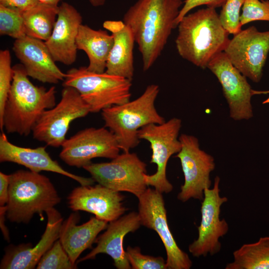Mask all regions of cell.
Listing matches in <instances>:
<instances>
[{
	"mask_svg": "<svg viewBox=\"0 0 269 269\" xmlns=\"http://www.w3.org/2000/svg\"><path fill=\"white\" fill-rule=\"evenodd\" d=\"M184 3L182 0H137L123 21L134 35L141 55L143 70H148L161 54Z\"/></svg>",
	"mask_w": 269,
	"mask_h": 269,
	"instance_id": "1",
	"label": "cell"
},
{
	"mask_svg": "<svg viewBox=\"0 0 269 269\" xmlns=\"http://www.w3.org/2000/svg\"><path fill=\"white\" fill-rule=\"evenodd\" d=\"M175 40L179 55L202 69L224 52L230 39L216 8L207 7L187 14L180 21Z\"/></svg>",
	"mask_w": 269,
	"mask_h": 269,
	"instance_id": "2",
	"label": "cell"
},
{
	"mask_svg": "<svg viewBox=\"0 0 269 269\" xmlns=\"http://www.w3.org/2000/svg\"><path fill=\"white\" fill-rule=\"evenodd\" d=\"M12 68L13 80L0 118V128L2 132L4 129L7 133L27 136L43 112L56 105V88L34 85L22 64Z\"/></svg>",
	"mask_w": 269,
	"mask_h": 269,
	"instance_id": "3",
	"label": "cell"
},
{
	"mask_svg": "<svg viewBox=\"0 0 269 269\" xmlns=\"http://www.w3.org/2000/svg\"><path fill=\"white\" fill-rule=\"evenodd\" d=\"M159 92L157 85H149L135 100L102 111L105 127L114 134L123 152H129L139 144L138 132L140 129L150 124L165 122L155 106Z\"/></svg>",
	"mask_w": 269,
	"mask_h": 269,
	"instance_id": "4",
	"label": "cell"
},
{
	"mask_svg": "<svg viewBox=\"0 0 269 269\" xmlns=\"http://www.w3.org/2000/svg\"><path fill=\"white\" fill-rule=\"evenodd\" d=\"M61 199L47 177L30 170H18L10 174L6 216L11 222L28 223L60 202Z\"/></svg>",
	"mask_w": 269,
	"mask_h": 269,
	"instance_id": "5",
	"label": "cell"
},
{
	"mask_svg": "<svg viewBox=\"0 0 269 269\" xmlns=\"http://www.w3.org/2000/svg\"><path fill=\"white\" fill-rule=\"evenodd\" d=\"M132 80L106 72L96 73L87 67L67 71L63 86L75 88L88 105L90 113H98L130 100Z\"/></svg>",
	"mask_w": 269,
	"mask_h": 269,
	"instance_id": "6",
	"label": "cell"
},
{
	"mask_svg": "<svg viewBox=\"0 0 269 269\" xmlns=\"http://www.w3.org/2000/svg\"><path fill=\"white\" fill-rule=\"evenodd\" d=\"M90 113L87 104L74 88L64 86L61 99L41 114L32 133L34 139L54 147L61 146L71 123Z\"/></svg>",
	"mask_w": 269,
	"mask_h": 269,
	"instance_id": "7",
	"label": "cell"
},
{
	"mask_svg": "<svg viewBox=\"0 0 269 269\" xmlns=\"http://www.w3.org/2000/svg\"><path fill=\"white\" fill-rule=\"evenodd\" d=\"M181 124L180 119L173 118L162 124L147 125L138 132L140 139L149 143L152 151L150 162L157 166L154 174L144 175L145 182L161 193H169L173 189L166 177V167L170 157L181 150L179 134Z\"/></svg>",
	"mask_w": 269,
	"mask_h": 269,
	"instance_id": "8",
	"label": "cell"
},
{
	"mask_svg": "<svg viewBox=\"0 0 269 269\" xmlns=\"http://www.w3.org/2000/svg\"><path fill=\"white\" fill-rule=\"evenodd\" d=\"M146 166L136 153L129 151L119 154L110 162L91 163L83 168L98 184L138 198L148 188L144 178Z\"/></svg>",
	"mask_w": 269,
	"mask_h": 269,
	"instance_id": "9",
	"label": "cell"
},
{
	"mask_svg": "<svg viewBox=\"0 0 269 269\" xmlns=\"http://www.w3.org/2000/svg\"><path fill=\"white\" fill-rule=\"evenodd\" d=\"M179 139L181 148L176 157L180 160L184 182L177 199L182 202L192 198L202 201L205 190L211 185L210 174L215 168L214 158L201 149L195 136L183 134Z\"/></svg>",
	"mask_w": 269,
	"mask_h": 269,
	"instance_id": "10",
	"label": "cell"
},
{
	"mask_svg": "<svg viewBox=\"0 0 269 269\" xmlns=\"http://www.w3.org/2000/svg\"><path fill=\"white\" fill-rule=\"evenodd\" d=\"M162 193L147 188L139 197L138 213L141 225L155 231L164 246L166 269H190L192 262L177 245L168 225Z\"/></svg>",
	"mask_w": 269,
	"mask_h": 269,
	"instance_id": "11",
	"label": "cell"
},
{
	"mask_svg": "<svg viewBox=\"0 0 269 269\" xmlns=\"http://www.w3.org/2000/svg\"><path fill=\"white\" fill-rule=\"evenodd\" d=\"M220 178L216 176L212 188H207L201 206V222L198 227V237L188 247L194 257H205L218 253L222 247L220 238L227 234L229 225L220 217L221 206L228 198L220 196Z\"/></svg>",
	"mask_w": 269,
	"mask_h": 269,
	"instance_id": "12",
	"label": "cell"
},
{
	"mask_svg": "<svg viewBox=\"0 0 269 269\" xmlns=\"http://www.w3.org/2000/svg\"><path fill=\"white\" fill-rule=\"evenodd\" d=\"M61 147V159L78 168H84L97 157L112 159L121 150L115 136L105 127L82 130L66 138Z\"/></svg>",
	"mask_w": 269,
	"mask_h": 269,
	"instance_id": "13",
	"label": "cell"
},
{
	"mask_svg": "<svg viewBox=\"0 0 269 269\" xmlns=\"http://www.w3.org/2000/svg\"><path fill=\"white\" fill-rule=\"evenodd\" d=\"M224 52L245 76L259 83L269 53V30L259 31L254 26L234 35Z\"/></svg>",
	"mask_w": 269,
	"mask_h": 269,
	"instance_id": "14",
	"label": "cell"
},
{
	"mask_svg": "<svg viewBox=\"0 0 269 269\" xmlns=\"http://www.w3.org/2000/svg\"><path fill=\"white\" fill-rule=\"evenodd\" d=\"M207 68L221 85L231 119L235 121L251 119L253 116L251 103L253 89L247 77L233 65L224 52L216 55Z\"/></svg>",
	"mask_w": 269,
	"mask_h": 269,
	"instance_id": "15",
	"label": "cell"
},
{
	"mask_svg": "<svg viewBox=\"0 0 269 269\" xmlns=\"http://www.w3.org/2000/svg\"><path fill=\"white\" fill-rule=\"evenodd\" d=\"M124 200V196L120 192L99 184L76 187L68 197L69 208L73 211L89 212L109 223L121 217L127 211Z\"/></svg>",
	"mask_w": 269,
	"mask_h": 269,
	"instance_id": "16",
	"label": "cell"
},
{
	"mask_svg": "<svg viewBox=\"0 0 269 269\" xmlns=\"http://www.w3.org/2000/svg\"><path fill=\"white\" fill-rule=\"evenodd\" d=\"M12 50L28 77L44 83L64 81L66 73L56 64L45 41L26 35L15 40Z\"/></svg>",
	"mask_w": 269,
	"mask_h": 269,
	"instance_id": "17",
	"label": "cell"
},
{
	"mask_svg": "<svg viewBox=\"0 0 269 269\" xmlns=\"http://www.w3.org/2000/svg\"><path fill=\"white\" fill-rule=\"evenodd\" d=\"M47 223L39 242L33 247L30 243L9 246L1 259L0 269H32L44 254L59 239L63 223L61 214L54 207L46 212Z\"/></svg>",
	"mask_w": 269,
	"mask_h": 269,
	"instance_id": "18",
	"label": "cell"
},
{
	"mask_svg": "<svg viewBox=\"0 0 269 269\" xmlns=\"http://www.w3.org/2000/svg\"><path fill=\"white\" fill-rule=\"evenodd\" d=\"M82 16L72 5L62 2L58 6L57 19L49 38L45 41L55 62L66 65L77 58L76 39Z\"/></svg>",
	"mask_w": 269,
	"mask_h": 269,
	"instance_id": "19",
	"label": "cell"
},
{
	"mask_svg": "<svg viewBox=\"0 0 269 269\" xmlns=\"http://www.w3.org/2000/svg\"><path fill=\"white\" fill-rule=\"evenodd\" d=\"M0 161L15 163L35 172L45 171L58 173L76 181L81 185H92L95 182L92 177L80 176L65 170L51 157L45 146L33 148L16 145L8 140L3 132L0 135Z\"/></svg>",
	"mask_w": 269,
	"mask_h": 269,
	"instance_id": "20",
	"label": "cell"
},
{
	"mask_svg": "<svg viewBox=\"0 0 269 269\" xmlns=\"http://www.w3.org/2000/svg\"><path fill=\"white\" fill-rule=\"evenodd\" d=\"M141 225L139 214L135 212H131L110 222L106 231L96 239L95 248L77 263L95 259L97 255L102 253L112 258L117 269H131L124 249L123 241L127 234L135 232Z\"/></svg>",
	"mask_w": 269,
	"mask_h": 269,
	"instance_id": "21",
	"label": "cell"
},
{
	"mask_svg": "<svg viewBox=\"0 0 269 269\" xmlns=\"http://www.w3.org/2000/svg\"><path fill=\"white\" fill-rule=\"evenodd\" d=\"M103 25L111 32L114 40L105 72L132 80L134 74L133 49L135 42L132 30L121 20H106Z\"/></svg>",
	"mask_w": 269,
	"mask_h": 269,
	"instance_id": "22",
	"label": "cell"
},
{
	"mask_svg": "<svg viewBox=\"0 0 269 269\" xmlns=\"http://www.w3.org/2000/svg\"><path fill=\"white\" fill-rule=\"evenodd\" d=\"M79 215L75 212L70 214L61 227L59 240L72 262H76L85 250L96 241L98 234L106 229L108 222L96 217L87 222L77 225Z\"/></svg>",
	"mask_w": 269,
	"mask_h": 269,
	"instance_id": "23",
	"label": "cell"
},
{
	"mask_svg": "<svg viewBox=\"0 0 269 269\" xmlns=\"http://www.w3.org/2000/svg\"><path fill=\"white\" fill-rule=\"evenodd\" d=\"M113 42V35L106 30H95L82 24L80 26L76 45L78 50L84 51L88 56V70L96 73L105 72Z\"/></svg>",
	"mask_w": 269,
	"mask_h": 269,
	"instance_id": "24",
	"label": "cell"
},
{
	"mask_svg": "<svg viewBox=\"0 0 269 269\" xmlns=\"http://www.w3.org/2000/svg\"><path fill=\"white\" fill-rule=\"evenodd\" d=\"M58 6L39 2L23 12L26 35L46 41L53 31L58 13Z\"/></svg>",
	"mask_w": 269,
	"mask_h": 269,
	"instance_id": "25",
	"label": "cell"
},
{
	"mask_svg": "<svg viewBox=\"0 0 269 269\" xmlns=\"http://www.w3.org/2000/svg\"><path fill=\"white\" fill-rule=\"evenodd\" d=\"M233 261L225 269H269V236L245 244L233 253Z\"/></svg>",
	"mask_w": 269,
	"mask_h": 269,
	"instance_id": "26",
	"label": "cell"
},
{
	"mask_svg": "<svg viewBox=\"0 0 269 269\" xmlns=\"http://www.w3.org/2000/svg\"><path fill=\"white\" fill-rule=\"evenodd\" d=\"M0 34L15 39L25 36L22 13L0 4Z\"/></svg>",
	"mask_w": 269,
	"mask_h": 269,
	"instance_id": "27",
	"label": "cell"
},
{
	"mask_svg": "<svg viewBox=\"0 0 269 269\" xmlns=\"http://www.w3.org/2000/svg\"><path fill=\"white\" fill-rule=\"evenodd\" d=\"M76 268V265L72 262L59 240H57L44 254L36 266L37 269H73Z\"/></svg>",
	"mask_w": 269,
	"mask_h": 269,
	"instance_id": "28",
	"label": "cell"
},
{
	"mask_svg": "<svg viewBox=\"0 0 269 269\" xmlns=\"http://www.w3.org/2000/svg\"><path fill=\"white\" fill-rule=\"evenodd\" d=\"M245 0H226L222 6L219 18L223 27L229 33L235 35L242 29L240 10Z\"/></svg>",
	"mask_w": 269,
	"mask_h": 269,
	"instance_id": "29",
	"label": "cell"
},
{
	"mask_svg": "<svg viewBox=\"0 0 269 269\" xmlns=\"http://www.w3.org/2000/svg\"><path fill=\"white\" fill-rule=\"evenodd\" d=\"M13 76L11 57L8 49L0 51V118L11 86Z\"/></svg>",
	"mask_w": 269,
	"mask_h": 269,
	"instance_id": "30",
	"label": "cell"
},
{
	"mask_svg": "<svg viewBox=\"0 0 269 269\" xmlns=\"http://www.w3.org/2000/svg\"><path fill=\"white\" fill-rule=\"evenodd\" d=\"M126 253L131 269H166V261L163 258L143 255L138 247L129 246Z\"/></svg>",
	"mask_w": 269,
	"mask_h": 269,
	"instance_id": "31",
	"label": "cell"
},
{
	"mask_svg": "<svg viewBox=\"0 0 269 269\" xmlns=\"http://www.w3.org/2000/svg\"><path fill=\"white\" fill-rule=\"evenodd\" d=\"M256 20L269 21V0H245L240 16L242 26Z\"/></svg>",
	"mask_w": 269,
	"mask_h": 269,
	"instance_id": "32",
	"label": "cell"
},
{
	"mask_svg": "<svg viewBox=\"0 0 269 269\" xmlns=\"http://www.w3.org/2000/svg\"><path fill=\"white\" fill-rule=\"evenodd\" d=\"M226 0H185L176 19L175 24L177 26L180 21L188 12L198 6L205 5L207 7L216 8L222 6Z\"/></svg>",
	"mask_w": 269,
	"mask_h": 269,
	"instance_id": "33",
	"label": "cell"
},
{
	"mask_svg": "<svg viewBox=\"0 0 269 269\" xmlns=\"http://www.w3.org/2000/svg\"><path fill=\"white\" fill-rule=\"evenodd\" d=\"M38 3L37 0H0V4L22 13L31 8Z\"/></svg>",
	"mask_w": 269,
	"mask_h": 269,
	"instance_id": "34",
	"label": "cell"
},
{
	"mask_svg": "<svg viewBox=\"0 0 269 269\" xmlns=\"http://www.w3.org/2000/svg\"><path fill=\"white\" fill-rule=\"evenodd\" d=\"M10 174L0 172V206H5L8 200Z\"/></svg>",
	"mask_w": 269,
	"mask_h": 269,
	"instance_id": "35",
	"label": "cell"
},
{
	"mask_svg": "<svg viewBox=\"0 0 269 269\" xmlns=\"http://www.w3.org/2000/svg\"><path fill=\"white\" fill-rule=\"evenodd\" d=\"M6 206H0V227L4 239L9 241L10 240L9 231L4 224L6 217Z\"/></svg>",
	"mask_w": 269,
	"mask_h": 269,
	"instance_id": "36",
	"label": "cell"
},
{
	"mask_svg": "<svg viewBox=\"0 0 269 269\" xmlns=\"http://www.w3.org/2000/svg\"><path fill=\"white\" fill-rule=\"evenodd\" d=\"M269 94V90L258 91V90H255L253 89L252 90L253 95H261V94L266 95V94ZM268 103H269V97L263 102V104H268Z\"/></svg>",
	"mask_w": 269,
	"mask_h": 269,
	"instance_id": "37",
	"label": "cell"
},
{
	"mask_svg": "<svg viewBox=\"0 0 269 269\" xmlns=\"http://www.w3.org/2000/svg\"><path fill=\"white\" fill-rule=\"evenodd\" d=\"M39 2L55 5L58 6L59 2L62 0H37Z\"/></svg>",
	"mask_w": 269,
	"mask_h": 269,
	"instance_id": "38",
	"label": "cell"
},
{
	"mask_svg": "<svg viewBox=\"0 0 269 269\" xmlns=\"http://www.w3.org/2000/svg\"><path fill=\"white\" fill-rule=\"evenodd\" d=\"M91 4L95 7L100 6L103 5L106 0H89Z\"/></svg>",
	"mask_w": 269,
	"mask_h": 269,
	"instance_id": "39",
	"label": "cell"
}]
</instances>
